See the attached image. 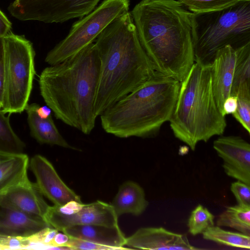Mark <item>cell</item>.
I'll return each mask as SVG.
<instances>
[{"mask_svg": "<svg viewBox=\"0 0 250 250\" xmlns=\"http://www.w3.org/2000/svg\"><path fill=\"white\" fill-rule=\"evenodd\" d=\"M180 86L179 81L156 71L100 116L103 129L121 138L156 136L169 121Z\"/></svg>", "mask_w": 250, "mask_h": 250, "instance_id": "4", "label": "cell"}, {"mask_svg": "<svg viewBox=\"0 0 250 250\" xmlns=\"http://www.w3.org/2000/svg\"><path fill=\"white\" fill-rule=\"evenodd\" d=\"M193 13L221 9L233 4L238 0H178Z\"/></svg>", "mask_w": 250, "mask_h": 250, "instance_id": "25", "label": "cell"}, {"mask_svg": "<svg viewBox=\"0 0 250 250\" xmlns=\"http://www.w3.org/2000/svg\"><path fill=\"white\" fill-rule=\"evenodd\" d=\"M214 216L209 210L198 205L191 211L188 221L189 232L195 236L202 234L207 229L214 226Z\"/></svg>", "mask_w": 250, "mask_h": 250, "instance_id": "24", "label": "cell"}, {"mask_svg": "<svg viewBox=\"0 0 250 250\" xmlns=\"http://www.w3.org/2000/svg\"><path fill=\"white\" fill-rule=\"evenodd\" d=\"M95 42L100 60L94 103L97 117L156 71L141 44L129 11L110 23Z\"/></svg>", "mask_w": 250, "mask_h": 250, "instance_id": "3", "label": "cell"}, {"mask_svg": "<svg viewBox=\"0 0 250 250\" xmlns=\"http://www.w3.org/2000/svg\"><path fill=\"white\" fill-rule=\"evenodd\" d=\"M130 13L155 70L182 81L195 62L192 13L176 0H142Z\"/></svg>", "mask_w": 250, "mask_h": 250, "instance_id": "1", "label": "cell"}, {"mask_svg": "<svg viewBox=\"0 0 250 250\" xmlns=\"http://www.w3.org/2000/svg\"><path fill=\"white\" fill-rule=\"evenodd\" d=\"M12 23L0 9V37H3L11 31Z\"/></svg>", "mask_w": 250, "mask_h": 250, "instance_id": "32", "label": "cell"}, {"mask_svg": "<svg viewBox=\"0 0 250 250\" xmlns=\"http://www.w3.org/2000/svg\"><path fill=\"white\" fill-rule=\"evenodd\" d=\"M169 122L174 136L193 151L199 142L224 133L227 122L213 95L211 63L194 62L180 82Z\"/></svg>", "mask_w": 250, "mask_h": 250, "instance_id": "5", "label": "cell"}, {"mask_svg": "<svg viewBox=\"0 0 250 250\" xmlns=\"http://www.w3.org/2000/svg\"><path fill=\"white\" fill-rule=\"evenodd\" d=\"M237 107V97L234 96H229L224 101L222 110V114L225 117L230 114L235 112Z\"/></svg>", "mask_w": 250, "mask_h": 250, "instance_id": "31", "label": "cell"}, {"mask_svg": "<svg viewBox=\"0 0 250 250\" xmlns=\"http://www.w3.org/2000/svg\"><path fill=\"white\" fill-rule=\"evenodd\" d=\"M110 204L119 217L126 213L140 215L147 208L148 203L143 188L137 183L127 181L120 186Z\"/></svg>", "mask_w": 250, "mask_h": 250, "instance_id": "19", "label": "cell"}, {"mask_svg": "<svg viewBox=\"0 0 250 250\" xmlns=\"http://www.w3.org/2000/svg\"><path fill=\"white\" fill-rule=\"evenodd\" d=\"M0 110V152L23 153L25 145L14 132L10 125L9 116Z\"/></svg>", "mask_w": 250, "mask_h": 250, "instance_id": "23", "label": "cell"}, {"mask_svg": "<svg viewBox=\"0 0 250 250\" xmlns=\"http://www.w3.org/2000/svg\"><path fill=\"white\" fill-rule=\"evenodd\" d=\"M0 206L38 216L43 219L49 205L44 200L36 184L29 180L0 195Z\"/></svg>", "mask_w": 250, "mask_h": 250, "instance_id": "15", "label": "cell"}, {"mask_svg": "<svg viewBox=\"0 0 250 250\" xmlns=\"http://www.w3.org/2000/svg\"><path fill=\"white\" fill-rule=\"evenodd\" d=\"M195 62H212L226 46L236 49L250 43V0H238L224 8L191 16Z\"/></svg>", "mask_w": 250, "mask_h": 250, "instance_id": "6", "label": "cell"}, {"mask_svg": "<svg viewBox=\"0 0 250 250\" xmlns=\"http://www.w3.org/2000/svg\"><path fill=\"white\" fill-rule=\"evenodd\" d=\"M49 227L41 217L0 206V234L28 237Z\"/></svg>", "mask_w": 250, "mask_h": 250, "instance_id": "16", "label": "cell"}, {"mask_svg": "<svg viewBox=\"0 0 250 250\" xmlns=\"http://www.w3.org/2000/svg\"><path fill=\"white\" fill-rule=\"evenodd\" d=\"M70 250H124L123 248L110 247L95 243L89 241L70 237V239L65 246Z\"/></svg>", "mask_w": 250, "mask_h": 250, "instance_id": "27", "label": "cell"}, {"mask_svg": "<svg viewBox=\"0 0 250 250\" xmlns=\"http://www.w3.org/2000/svg\"><path fill=\"white\" fill-rule=\"evenodd\" d=\"M101 0H14L9 13L22 21L62 23L80 19L91 12Z\"/></svg>", "mask_w": 250, "mask_h": 250, "instance_id": "9", "label": "cell"}, {"mask_svg": "<svg viewBox=\"0 0 250 250\" xmlns=\"http://www.w3.org/2000/svg\"><path fill=\"white\" fill-rule=\"evenodd\" d=\"M125 246L149 250H196L185 234L170 231L163 227H144L126 238Z\"/></svg>", "mask_w": 250, "mask_h": 250, "instance_id": "14", "label": "cell"}, {"mask_svg": "<svg viewBox=\"0 0 250 250\" xmlns=\"http://www.w3.org/2000/svg\"><path fill=\"white\" fill-rule=\"evenodd\" d=\"M28 156L0 152V196L28 181Z\"/></svg>", "mask_w": 250, "mask_h": 250, "instance_id": "18", "label": "cell"}, {"mask_svg": "<svg viewBox=\"0 0 250 250\" xmlns=\"http://www.w3.org/2000/svg\"><path fill=\"white\" fill-rule=\"evenodd\" d=\"M29 165L39 190L54 205L62 206L71 201L82 202L80 197L63 182L45 157L35 155Z\"/></svg>", "mask_w": 250, "mask_h": 250, "instance_id": "13", "label": "cell"}, {"mask_svg": "<svg viewBox=\"0 0 250 250\" xmlns=\"http://www.w3.org/2000/svg\"><path fill=\"white\" fill-rule=\"evenodd\" d=\"M230 190L235 196L237 204L250 206V186L241 181L231 183Z\"/></svg>", "mask_w": 250, "mask_h": 250, "instance_id": "28", "label": "cell"}, {"mask_svg": "<svg viewBox=\"0 0 250 250\" xmlns=\"http://www.w3.org/2000/svg\"><path fill=\"white\" fill-rule=\"evenodd\" d=\"M35 110L37 115L42 119H46L51 116V109L47 105L40 106L35 103Z\"/></svg>", "mask_w": 250, "mask_h": 250, "instance_id": "33", "label": "cell"}, {"mask_svg": "<svg viewBox=\"0 0 250 250\" xmlns=\"http://www.w3.org/2000/svg\"><path fill=\"white\" fill-rule=\"evenodd\" d=\"M100 72L95 43L55 65L45 67L39 79L40 93L55 117L86 135L97 118L94 103Z\"/></svg>", "mask_w": 250, "mask_h": 250, "instance_id": "2", "label": "cell"}, {"mask_svg": "<svg viewBox=\"0 0 250 250\" xmlns=\"http://www.w3.org/2000/svg\"><path fill=\"white\" fill-rule=\"evenodd\" d=\"M3 37H0V109H1L3 106V98L5 66V53Z\"/></svg>", "mask_w": 250, "mask_h": 250, "instance_id": "30", "label": "cell"}, {"mask_svg": "<svg viewBox=\"0 0 250 250\" xmlns=\"http://www.w3.org/2000/svg\"><path fill=\"white\" fill-rule=\"evenodd\" d=\"M25 110L31 135L42 144L56 145L67 148H74L62 136L55 125L52 116L40 118L35 110V103L27 104Z\"/></svg>", "mask_w": 250, "mask_h": 250, "instance_id": "20", "label": "cell"}, {"mask_svg": "<svg viewBox=\"0 0 250 250\" xmlns=\"http://www.w3.org/2000/svg\"><path fill=\"white\" fill-rule=\"evenodd\" d=\"M243 128L250 133V95L237 96V107L232 114Z\"/></svg>", "mask_w": 250, "mask_h": 250, "instance_id": "26", "label": "cell"}, {"mask_svg": "<svg viewBox=\"0 0 250 250\" xmlns=\"http://www.w3.org/2000/svg\"><path fill=\"white\" fill-rule=\"evenodd\" d=\"M62 232L70 237L110 247H124L126 237L119 226L108 227L97 225H75L65 228Z\"/></svg>", "mask_w": 250, "mask_h": 250, "instance_id": "17", "label": "cell"}, {"mask_svg": "<svg viewBox=\"0 0 250 250\" xmlns=\"http://www.w3.org/2000/svg\"><path fill=\"white\" fill-rule=\"evenodd\" d=\"M213 147L223 160L225 173L250 186V145L238 136H221Z\"/></svg>", "mask_w": 250, "mask_h": 250, "instance_id": "12", "label": "cell"}, {"mask_svg": "<svg viewBox=\"0 0 250 250\" xmlns=\"http://www.w3.org/2000/svg\"><path fill=\"white\" fill-rule=\"evenodd\" d=\"M202 234L204 239L219 244L233 248L250 249V236L241 232L226 230L218 226L208 228Z\"/></svg>", "mask_w": 250, "mask_h": 250, "instance_id": "22", "label": "cell"}, {"mask_svg": "<svg viewBox=\"0 0 250 250\" xmlns=\"http://www.w3.org/2000/svg\"><path fill=\"white\" fill-rule=\"evenodd\" d=\"M216 225L232 228L250 236V206H229L219 216Z\"/></svg>", "mask_w": 250, "mask_h": 250, "instance_id": "21", "label": "cell"}, {"mask_svg": "<svg viewBox=\"0 0 250 250\" xmlns=\"http://www.w3.org/2000/svg\"><path fill=\"white\" fill-rule=\"evenodd\" d=\"M0 250H3V248L0 246Z\"/></svg>", "mask_w": 250, "mask_h": 250, "instance_id": "34", "label": "cell"}, {"mask_svg": "<svg viewBox=\"0 0 250 250\" xmlns=\"http://www.w3.org/2000/svg\"><path fill=\"white\" fill-rule=\"evenodd\" d=\"M129 0H104L72 25L67 35L47 54L45 62L58 64L95 42L113 21L129 11Z\"/></svg>", "mask_w": 250, "mask_h": 250, "instance_id": "8", "label": "cell"}, {"mask_svg": "<svg viewBox=\"0 0 250 250\" xmlns=\"http://www.w3.org/2000/svg\"><path fill=\"white\" fill-rule=\"evenodd\" d=\"M118 219L111 205L100 200L89 204L71 201L62 206H49L43 218L49 227L61 231L75 225L118 226Z\"/></svg>", "mask_w": 250, "mask_h": 250, "instance_id": "10", "label": "cell"}, {"mask_svg": "<svg viewBox=\"0 0 250 250\" xmlns=\"http://www.w3.org/2000/svg\"><path fill=\"white\" fill-rule=\"evenodd\" d=\"M29 244L27 237L11 236L0 234V246L3 250L28 249Z\"/></svg>", "mask_w": 250, "mask_h": 250, "instance_id": "29", "label": "cell"}, {"mask_svg": "<svg viewBox=\"0 0 250 250\" xmlns=\"http://www.w3.org/2000/svg\"><path fill=\"white\" fill-rule=\"evenodd\" d=\"M250 59V43L235 49L228 45L218 50L211 63L212 87L222 113L225 100L235 90L245 65Z\"/></svg>", "mask_w": 250, "mask_h": 250, "instance_id": "11", "label": "cell"}, {"mask_svg": "<svg viewBox=\"0 0 250 250\" xmlns=\"http://www.w3.org/2000/svg\"><path fill=\"white\" fill-rule=\"evenodd\" d=\"M5 66L3 106L5 114L21 113L28 104L35 74L31 42L11 31L3 37Z\"/></svg>", "mask_w": 250, "mask_h": 250, "instance_id": "7", "label": "cell"}]
</instances>
